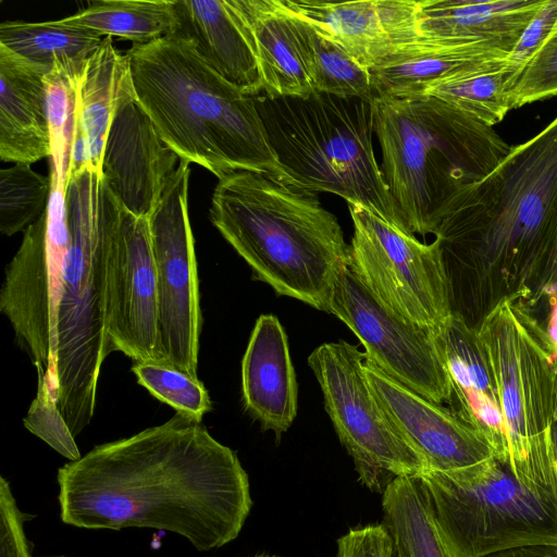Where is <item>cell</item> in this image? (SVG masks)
<instances>
[{"label": "cell", "mask_w": 557, "mask_h": 557, "mask_svg": "<svg viewBox=\"0 0 557 557\" xmlns=\"http://www.w3.org/2000/svg\"><path fill=\"white\" fill-rule=\"evenodd\" d=\"M57 481L65 524L166 531L199 552L234 541L252 507L236 453L181 413L95 446L59 468Z\"/></svg>", "instance_id": "1"}, {"label": "cell", "mask_w": 557, "mask_h": 557, "mask_svg": "<svg viewBox=\"0 0 557 557\" xmlns=\"http://www.w3.org/2000/svg\"><path fill=\"white\" fill-rule=\"evenodd\" d=\"M557 228V116L476 183L438 226L449 290L470 272L504 296L530 292Z\"/></svg>", "instance_id": "2"}, {"label": "cell", "mask_w": 557, "mask_h": 557, "mask_svg": "<svg viewBox=\"0 0 557 557\" xmlns=\"http://www.w3.org/2000/svg\"><path fill=\"white\" fill-rule=\"evenodd\" d=\"M135 96L162 140L219 180L236 171L280 181L253 97L212 70L173 34L126 51Z\"/></svg>", "instance_id": "3"}, {"label": "cell", "mask_w": 557, "mask_h": 557, "mask_svg": "<svg viewBox=\"0 0 557 557\" xmlns=\"http://www.w3.org/2000/svg\"><path fill=\"white\" fill-rule=\"evenodd\" d=\"M210 221L277 295L326 311L349 246L336 216L315 193L253 171L219 180Z\"/></svg>", "instance_id": "4"}, {"label": "cell", "mask_w": 557, "mask_h": 557, "mask_svg": "<svg viewBox=\"0 0 557 557\" xmlns=\"http://www.w3.org/2000/svg\"><path fill=\"white\" fill-rule=\"evenodd\" d=\"M381 170L404 232L435 234L510 152L494 129L435 97H375Z\"/></svg>", "instance_id": "5"}, {"label": "cell", "mask_w": 557, "mask_h": 557, "mask_svg": "<svg viewBox=\"0 0 557 557\" xmlns=\"http://www.w3.org/2000/svg\"><path fill=\"white\" fill-rule=\"evenodd\" d=\"M65 202L70 240L59 287L57 405L75 437L94 416L107 358V259L123 208L90 168L67 178Z\"/></svg>", "instance_id": "6"}, {"label": "cell", "mask_w": 557, "mask_h": 557, "mask_svg": "<svg viewBox=\"0 0 557 557\" xmlns=\"http://www.w3.org/2000/svg\"><path fill=\"white\" fill-rule=\"evenodd\" d=\"M280 182L358 203L401 230L374 149L372 102L317 92L253 97Z\"/></svg>", "instance_id": "7"}, {"label": "cell", "mask_w": 557, "mask_h": 557, "mask_svg": "<svg viewBox=\"0 0 557 557\" xmlns=\"http://www.w3.org/2000/svg\"><path fill=\"white\" fill-rule=\"evenodd\" d=\"M522 298H499L474 327L496 382L510 469L529 490L557 497V357Z\"/></svg>", "instance_id": "8"}, {"label": "cell", "mask_w": 557, "mask_h": 557, "mask_svg": "<svg viewBox=\"0 0 557 557\" xmlns=\"http://www.w3.org/2000/svg\"><path fill=\"white\" fill-rule=\"evenodd\" d=\"M448 557L557 545V497L539 494L496 458L458 472L419 475Z\"/></svg>", "instance_id": "9"}, {"label": "cell", "mask_w": 557, "mask_h": 557, "mask_svg": "<svg viewBox=\"0 0 557 557\" xmlns=\"http://www.w3.org/2000/svg\"><path fill=\"white\" fill-rule=\"evenodd\" d=\"M364 354L347 342L325 343L308 358L324 408L361 483L383 493L395 478L424 467L396 430L364 372Z\"/></svg>", "instance_id": "10"}, {"label": "cell", "mask_w": 557, "mask_h": 557, "mask_svg": "<svg viewBox=\"0 0 557 557\" xmlns=\"http://www.w3.org/2000/svg\"><path fill=\"white\" fill-rule=\"evenodd\" d=\"M348 208L349 262L357 275L395 313L437 333L451 315L437 240L421 243L361 205Z\"/></svg>", "instance_id": "11"}, {"label": "cell", "mask_w": 557, "mask_h": 557, "mask_svg": "<svg viewBox=\"0 0 557 557\" xmlns=\"http://www.w3.org/2000/svg\"><path fill=\"white\" fill-rule=\"evenodd\" d=\"M189 164L181 159L148 223L158 283L157 362L198 377L201 310L188 215Z\"/></svg>", "instance_id": "12"}, {"label": "cell", "mask_w": 557, "mask_h": 557, "mask_svg": "<svg viewBox=\"0 0 557 557\" xmlns=\"http://www.w3.org/2000/svg\"><path fill=\"white\" fill-rule=\"evenodd\" d=\"M326 312L352 331L366 349V360L382 372L431 401H449L450 384L437 333L386 307L349 261L335 276Z\"/></svg>", "instance_id": "13"}, {"label": "cell", "mask_w": 557, "mask_h": 557, "mask_svg": "<svg viewBox=\"0 0 557 557\" xmlns=\"http://www.w3.org/2000/svg\"><path fill=\"white\" fill-rule=\"evenodd\" d=\"M158 323V283L148 219L123 210L107 259V356L121 351L134 362H157Z\"/></svg>", "instance_id": "14"}, {"label": "cell", "mask_w": 557, "mask_h": 557, "mask_svg": "<svg viewBox=\"0 0 557 557\" xmlns=\"http://www.w3.org/2000/svg\"><path fill=\"white\" fill-rule=\"evenodd\" d=\"M364 372L398 433L425 471L458 472L495 457L487 440L440 404L414 393L364 358Z\"/></svg>", "instance_id": "15"}, {"label": "cell", "mask_w": 557, "mask_h": 557, "mask_svg": "<svg viewBox=\"0 0 557 557\" xmlns=\"http://www.w3.org/2000/svg\"><path fill=\"white\" fill-rule=\"evenodd\" d=\"M180 161L135 94L126 98L112 120L102 156V177L123 210L148 219Z\"/></svg>", "instance_id": "16"}, {"label": "cell", "mask_w": 557, "mask_h": 557, "mask_svg": "<svg viewBox=\"0 0 557 557\" xmlns=\"http://www.w3.org/2000/svg\"><path fill=\"white\" fill-rule=\"evenodd\" d=\"M371 70L422 36L419 0H284Z\"/></svg>", "instance_id": "17"}, {"label": "cell", "mask_w": 557, "mask_h": 557, "mask_svg": "<svg viewBox=\"0 0 557 557\" xmlns=\"http://www.w3.org/2000/svg\"><path fill=\"white\" fill-rule=\"evenodd\" d=\"M436 337L449 379L453 412L487 440L497 460L509 465L497 386L475 327L451 314Z\"/></svg>", "instance_id": "18"}, {"label": "cell", "mask_w": 557, "mask_h": 557, "mask_svg": "<svg viewBox=\"0 0 557 557\" xmlns=\"http://www.w3.org/2000/svg\"><path fill=\"white\" fill-rule=\"evenodd\" d=\"M177 29L225 81L245 95L263 92L256 41L238 0H176Z\"/></svg>", "instance_id": "19"}, {"label": "cell", "mask_w": 557, "mask_h": 557, "mask_svg": "<svg viewBox=\"0 0 557 557\" xmlns=\"http://www.w3.org/2000/svg\"><path fill=\"white\" fill-rule=\"evenodd\" d=\"M507 54L485 42L422 35L370 72L376 97L418 98L442 83L495 65Z\"/></svg>", "instance_id": "20"}, {"label": "cell", "mask_w": 557, "mask_h": 557, "mask_svg": "<svg viewBox=\"0 0 557 557\" xmlns=\"http://www.w3.org/2000/svg\"><path fill=\"white\" fill-rule=\"evenodd\" d=\"M242 392L247 412L277 437L297 412V382L284 327L275 315L261 314L242 361Z\"/></svg>", "instance_id": "21"}, {"label": "cell", "mask_w": 557, "mask_h": 557, "mask_svg": "<svg viewBox=\"0 0 557 557\" xmlns=\"http://www.w3.org/2000/svg\"><path fill=\"white\" fill-rule=\"evenodd\" d=\"M129 60L103 37L87 59L77 89V131L67 178L90 168L102 175V156L120 104L134 95ZM67 181V180H66Z\"/></svg>", "instance_id": "22"}, {"label": "cell", "mask_w": 557, "mask_h": 557, "mask_svg": "<svg viewBox=\"0 0 557 557\" xmlns=\"http://www.w3.org/2000/svg\"><path fill=\"white\" fill-rule=\"evenodd\" d=\"M49 70L0 44V158L34 163L51 156L45 76Z\"/></svg>", "instance_id": "23"}, {"label": "cell", "mask_w": 557, "mask_h": 557, "mask_svg": "<svg viewBox=\"0 0 557 557\" xmlns=\"http://www.w3.org/2000/svg\"><path fill=\"white\" fill-rule=\"evenodd\" d=\"M544 0H419L422 35L509 52Z\"/></svg>", "instance_id": "24"}, {"label": "cell", "mask_w": 557, "mask_h": 557, "mask_svg": "<svg viewBox=\"0 0 557 557\" xmlns=\"http://www.w3.org/2000/svg\"><path fill=\"white\" fill-rule=\"evenodd\" d=\"M238 4L256 41L263 94L299 97L313 94L305 45L283 0H238Z\"/></svg>", "instance_id": "25"}, {"label": "cell", "mask_w": 557, "mask_h": 557, "mask_svg": "<svg viewBox=\"0 0 557 557\" xmlns=\"http://www.w3.org/2000/svg\"><path fill=\"white\" fill-rule=\"evenodd\" d=\"M382 496L384 525L393 540L394 557H448L419 475L395 478Z\"/></svg>", "instance_id": "26"}, {"label": "cell", "mask_w": 557, "mask_h": 557, "mask_svg": "<svg viewBox=\"0 0 557 557\" xmlns=\"http://www.w3.org/2000/svg\"><path fill=\"white\" fill-rule=\"evenodd\" d=\"M175 2L176 0H97L60 21L90 29L102 37H120L133 44H146L176 32Z\"/></svg>", "instance_id": "27"}, {"label": "cell", "mask_w": 557, "mask_h": 557, "mask_svg": "<svg viewBox=\"0 0 557 557\" xmlns=\"http://www.w3.org/2000/svg\"><path fill=\"white\" fill-rule=\"evenodd\" d=\"M103 37L60 20L40 23L5 21L0 24V44L23 58L47 67L83 66Z\"/></svg>", "instance_id": "28"}, {"label": "cell", "mask_w": 557, "mask_h": 557, "mask_svg": "<svg viewBox=\"0 0 557 557\" xmlns=\"http://www.w3.org/2000/svg\"><path fill=\"white\" fill-rule=\"evenodd\" d=\"M285 7L294 16L302 38L314 91L372 102L376 95L370 70L317 25Z\"/></svg>", "instance_id": "29"}, {"label": "cell", "mask_w": 557, "mask_h": 557, "mask_svg": "<svg viewBox=\"0 0 557 557\" xmlns=\"http://www.w3.org/2000/svg\"><path fill=\"white\" fill-rule=\"evenodd\" d=\"M504 60L481 71L442 83L425 96L444 100L482 124L493 127L511 110V82L505 71Z\"/></svg>", "instance_id": "30"}, {"label": "cell", "mask_w": 557, "mask_h": 557, "mask_svg": "<svg viewBox=\"0 0 557 557\" xmlns=\"http://www.w3.org/2000/svg\"><path fill=\"white\" fill-rule=\"evenodd\" d=\"M83 69L55 64L45 76L51 165L64 185L77 131V89Z\"/></svg>", "instance_id": "31"}, {"label": "cell", "mask_w": 557, "mask_h": 557, "mask_svg": "<svg viewBox=\"0 0 557 557\" xmlns=\"http://www.w3.org/2000/svg\"><path fill=\"white\" fill-rule=\"evenodd\" d=\"M50 176L29 164L15 163L0 171V231L7 236L24 232L46 211Z\"/></svg>", "instance_id": "32"}, {"label": "cell", "mask_w": 557, "mask_h": 557, "mask_svg": "<svg viewBox=\"0 0 557 557\" xmlns=\"http://www.w3.org/2000/svg\"><path fill=\"white\" fill-rule=\"evenodd\" d=\"M132 372L139 385L176 413L201 422L211 409L209 393L198 377L154 361L134 362Z\"/></svg>", "instance_id": "33"}, {"label": "cell", "mask_w": 557, "mask_h": 557, "mask_svg": "<svg viewBox=\"0 0 557 557\" xmlns=\"http://www.w3.org/2000/svg\"><path fill=\"white\" fill-rule=\"evenodd\" d=\"M23 424L70 461H76L82 457L75 437L57 405V398L40 372H37L36 396L23 419Z\"/></svg>", "instance_id": "34"}, {"label": "cell", "mask_w": 557, "mask_h": 557, "mask_svg": "<svg viewBox=\"0 0 557 557\" xmlns=\"http://www.w3.org/2000/svg\"><path fill=\"white\" fill-rule=\"evenodd\" d=\"M557 96V18L542 48L509 91L510 108Z\"/></svg>", "instance_id": "35"}, {"label": "cell", "mask_w": 557, "mask_h": 557, "mask_svg": "<svg viewBox=\"0 0 557 557\" xmlns=\"http://www.w3.org/2000/svg\"><path fill=\"white\" fill-rule=\"evenodd\" d=\"M557 18V0H544L539 11L521 33L505 58V71L510 76L511 88L522 71L542 48Z\"/></svg>", "instance_id": "36"}, {"label": "cell", "mask_w": 557, "mask_h": 557, "mask_svg": "<svg viewBox=\"0 0 557 557\" xmlns=\"http://www.w3.org/2000/svg\"><path fill=\"white\" fill-rule=\"evenodd\" d=\"M33 518L18 508L10 482L0 476V557H32L24 524Z\"/></svg>", "instance_id": "37"}, {"label": "cell", "mask_w": 557, "mask_h": 557, "mask_svg": "<svg viewBox=\"0 0 557 557\" xmlns=\"http://www.w3.org/2000/svg\"><path fill=\"white\" fill-rule=\"evenodd\" d=\"M336 557H394L392 536L384 523L351 529L337 540Z\"/></svg>", "instance_id": "38"}, {"label": "cell", "mask_w": 557, "mask_h": 557, "mask_svg": "<svg viewBox=\"0 0 557 557\" xmlns=\"http://www.w3.org/2000/svg\"><path fill=\"white\" fill-rule=\"evenodd\" d=\"M557 289V228L546 264L535 283V298Z\"/></svg>", "instance_id": "39"}, {"label": "cell", "mask_w": 557, "mask_h": 557, "mask_svg": "<svg viewBox=\"0 0 557 557\" xmlns=\"http://www.w3.org/2000/svg\"><path fill=\"white\" fill-rule=\"evenodd\" d=\"M487 557H557V545H532L504 550Z\"/></svg>", "instance_id": "40"}, {"label": "cell", "mask_w": 557, "mask_h": 557, "mask_svg": "<svg viewBox=\"0 0 557 557\" xmlns=\"http://www.w3.org/2000/svg\"><path fill=\"white\" fill-rule=\"evenodd\" d=\"M547 295L552 309L546 332L557 357V289L549 292Z\"/></svg>", "instance_id": "41"}, {"label": "cell", "mask_w": 557, "mask_h": 557, "mask_svg": "<svg viewBox=\"0 0 557 557\" xmlns=\"http://www.w3.org/2000/svg\"><path fill=\"white\" fill-rule=\"evenodd\" d=\"M553 443H554V450H555V457L557 462V418H555L553 423Z\"/></svg>", "instance_id": "42"}, {"label": "cell", "mask_w": 557, "mask_h": 557, "mask_svg": "<svg viewBox=\"0 0 557 557\" xmlns=\"http://www.w3.org/2000/svg\"><path fill=\"white\" fill-rule=\"evenodd\" d=\"M255 557H276V556L259 555V556H255Z\"/></svg>", "instance_id": "43"}, {"label": "cell", "mask_w": 557, "mask_h": 557, "mask_svg": "<svg viewBox=\"0 0 557 557\" xmlns=\"http://www.w3.org/2000/svg\"><path fill=\"white\" fill-rule=\"evenodd\" d=\"M47 557H64V556H47Z\"/></svg>", "instance_id": "44"}, {"label": "cell", "mask_w": 557, "mask_h": 557, "mask_svg": "<svg viewBox=\"0 0 557 557\" xmlns=\"http://www.w3.org/2000/svg\"><path fill=\"white\" fill-rule=\"evenodd\" d=\"M555 418H557V412H556V416H555ZM554 420H555V419H554Z\"/></svg>", "instance_id": "45"}, {"label": "cell", "mask_w": 557, "mask_h": 557, "mask_svg": "<svg viewBox=\"0 0 557 557\" xmlns=\"http://www.w3.org/2000/svg\"><path fill=\"white\" fill-rule=\"evenodd\" d=\"M556 416V414H555Z\"/></svg>", "instance_id": "46"}]
</instances>
